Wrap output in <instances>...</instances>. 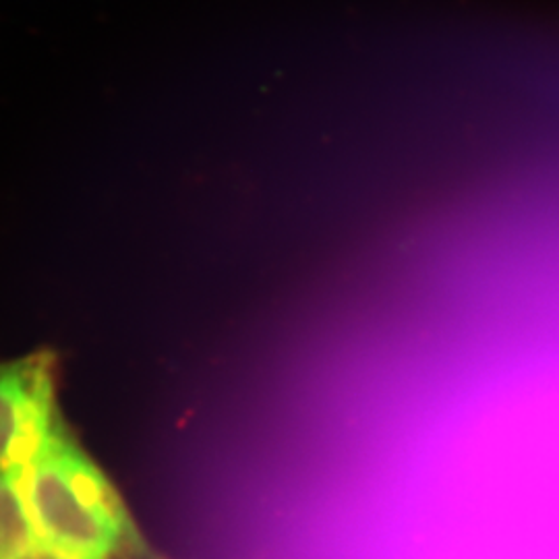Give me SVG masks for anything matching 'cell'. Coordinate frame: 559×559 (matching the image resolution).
<instances>
[{
    "label": "cell",
    "instance_id": "6da1fadb",
    "mask_svg": "<svg viewBox=\"0 0 559 559\" xmlns=\"http://www.w3.org/2000/svg\"><path fill=\"white\" fill-rule=\"evenodd\" d=\"M41 540L85 558L110 559L135 543L119 491L62 427L21 473Z\"/></svg>",
    "mask_w": 559,
    "mask_h": 559
},
{
    "label": "cell",
    "instance_id": "7a4b0ae2",
    "mask_svg": "<svg viewBox=\"0 0 559 559\" xmlns=\"http://www.w3.org/2000/svg\"><path fill=\"white\" fill-rule=\"evenodd\" d=\"M55 369L48 350L0 362V473L23 471L62 429Z\"/></svg>",
    "mask_w": 559,
    "mask_h": 559
},
{
    "label": "cell",
    "instance_id": "3957f363",
    "mask_svg": "<svg viewBox=\"0 0 559 559\" xmlns=\"http://www.w3.org/2000/svg\"><path fill=\"white\" fill-rule=\"evenodd\" d=\"M21 473H0V559L15 558L41 540L21 491Z\"/></svg>",
    "mask_w": 559,
    "mask_h": 559
},
{
    "label": "cell",
    "instance_id": "277c9868",
    "mask_svg": "<svg viewBox=\"0 0 559 559\" xmlns=\"http://www.w3.org/2000/svg\"><path fill=\"white\" fill-rule=\"evenodd\" d=\"M11 559H94V558H85V556H80V554H73V551H67V549H62V547H57V545H52V543H46V540H40L38 545H34V547H29L27 551H23L20 556H15V558Z\"/></svg>",
    "mask_w": 559,
    "mask_h": 559
}]
</instances>
